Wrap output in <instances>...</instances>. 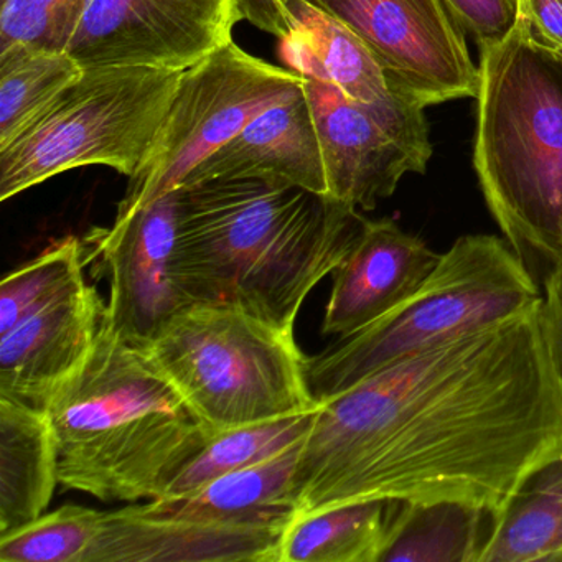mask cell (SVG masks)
<instances>
[{"label": "cell", "mask_w": 562, "mask_h": 562, "mask_svg": "<svg viewBox=\"0 0 562 562\" xmlns=\"http://www.w3.org/2000/svg\"><path fill=\"white\" fill-rule=\"evenodd\" d=\"M561 450L538 307L322 401L292 479L295 516L363 499H457L496 516Z\"/></svg>", "instance_id": "cell-1"}, {"label": "cell", "mask_w": 562, "mask_h": 562, "mask_svg": "<svg viewBox=\"0 0 562 562\" xmlns=\"http://www.w3.org/2000/svg\"><path fill=\"white\" fill-rule=\"evenodd\" d=\"M367 223L348 203L279 180L180 186L173 274L189 305H229L294 331L305 299Z\"/></svg>", "instance_id": "cell-2"}, {"label": "cell", "mask_w": 562, "mask_h": 562, "mask_svg": "<svg viewBox=\"0 0 562 562\" xmlns=\"http://www.w3.org/2000/svg\"><path fill=\"white\" fill-rule=\"evenodd\" d=\"M44 411L60 485L106 503L160 498L215 436L106 314L90 357Z\"/></svg>", "instance_id": "cell-3"}, {"label": "cell", "mask_w": 562, "mask_h": 562, "mask_svg": "<svg viewBox=\"0 0 562 562\" xmlns=\"http://www.w3.org/2000/svg\"><path fill=\"white\" fill-rule=\"evenodd\" d=\"M473 167L516 255L562 259V65L516 27L480 44Z\"/></svg>", "instance_id": "cell-4"}, {"label": "cell", "mask_w": 562, "mask_h": 562, "mask_svg": "<svg viewBox=\"0 0 562 562\" xmlns=\"http://www.w3.org/2000/svg\"><path fill=\"white\" fill-rule=\"evenodd\" d=\"M526 262L492 235L462 236L403 304L363 330L307 357V383L318 403L344 393L383 368L541 304Z\"/></svg>", "instance_id": "cell-5"}, {"label": "cell", "mask_w": 562, "mask_h": 562, "mask_svg": "<svg viewBox=\"0 0 562 562\" xmlns=\"http://www.w3.org/2000/svg\"><path fill=\"white\" fill-rule=\"evenodd\" d=\"M140 348L213 434L321 407L294 331L241 308L189 305Z\"/></svg>", "instance_id": "cell-6"}, {"label": "cell", "mask_w": 562, "mask_h": 562, "mask_svg": "<svg viewBox=\"0 0 562 562\" xmlns=\"http://www.w3.org/2000/svg\"><path fill=\"white\" fill-rule=\"evenodd\" d=\"M186 70H85L21 137L0 149V200L78 167L133 177L143 166Z\"/></svg>", "instance_id": "cell-7"}, {"label": "cell", "mask_w": 562, "mask_h": 562, "mask_svg": "<svg viewBox=\"0 0 562 562\" xmlns=\"http://www.w3.org/2000/svg\"><path fill=\"white\" fill-rule=\"evenodd\" d=\"M304 87V77L229 42L183 71L169 113L143 166L130 177L116 216L173 192L203 160L269 108Z\"/></svg>", "instance_id": "cell-8"}, {"label": "cell", "mask_w": 562, "mask_h": 562, "mask_svg": "<svg viewBox=\"0 0 562 562\" xmlns=\"http://www.w3.org/2000/svg\"><path fill=\"white\" fill-rule=\"evenodd\" d=\"M304 93L324 154L327 195L355 209L374 210L406 173H424L432 157L424 106L391 88L373 103L345 97L304 78Z\"/></svg>", "instance_id": "cell-9"}, {"label": "cell", "mask_w": 562, "mask_h": 562, "mask_svg": "<svg viewBox=\"0 0 562 562\" xmlns=\"http://www.w3.org/2000/svg\"><path fill=\"white\" fill-rule=\"evenodd\" d=\"M241 21L239 0H87L65 54L85 70H189Z\"/></svg>", "instance_id": "cell-10"}, {"label": "cell", "mask_w": 562, "mask_h": 562, "mask_svg": "<svg viewBox=\"0 0 562 562\" xmlns=\"http://www.w3.org/2000/svg\"><path fill=\"white\" fill-rule=\"evenodd\" d=\"M373 52L393 90L424 106L475 98L479 67L442 0H307Z\"/></svg>", "instance_id": "cell-11"}, {"label": "cell", "mask_w": 562, "mask_h": 562, "mask_svg": "<svg viewBox=\"0 0 562 562\" xmlns=\"http://www.w3.org/2000/svg\"><path fill=\"white\" fill-rule=\"evenodd\" d=\"M177 189L85 241L110 269L108 321L124 340L146 347L167 322L189 307L173 274Z\"/></svg>", "instance_id": "cell-12"}, {"label": "cell", "mask_w": 562, "mask_h": 562, "mask_svg": "<svg viewBox=\"0 0 562 562\" xmlns=\"http://www.w3.org/2000/svg\"><path fill=\"white\" fill-rule=\"evenodd\" d=\"M439 261L440 255L394 220H368L357 245L331 272L322 334L350 337L380 321L407 301Z\"/></svg>", "instance_id": "cell-13"}, {"label": "cell", "mask_w": 562, "mask_h": 562, "mask_svg": "<svg viewBox=\"0 0 562 562\" xmlns=\"http://www.w3.org/2000/svg\"><path fill=\"white\" fill-rule=\"evenodd\" d=\"M104 314L87 284L0 335V396L44 411L90 357Z\"/></svg>", "instance_id": "cell-14"}, {"label": "cell", "mask_w": 562, "mask_h": 562, "mask_svg": "<svg viewBox=\"0 0 562 562\" xmlns=\"http://www.w3.org/2000/svg\"><path fill=\"white\" fill-rule=\"evenodd\" d=\"M285 528L160 518L126 506L103 512L85 562H279Z\"/></svg>", "instance_id": "cell-15"}, {"label": "cell", "mask_w": 562, "mask_h": 562, "mask_svg": "<svg viewBox=\"0 0 562 562\" xmlns=\"http://www.w3.org/2000/svg\"><path fill=\"white\" fill-rule=\"evenodd\" d=\"M279 180L327 195L324 154L304 87L259 114L189 173L182 186L213 179Z\"/></svg>", "instance_id": "cell-16"}, {"label": "cell", "mask_w": 562, "mask_h": 562, "mask_svg": "<svg viewBox=\"0 0 562 562\" xmlns=\"http://www.w3.org/2000/svg\"><path fill=\"white\" fill-rule=\"evenodd\" d=\"M302 442L265 462L213 480L180 498L134 505L140 515L196 519L220 525L288 526L294 519L292 479Z\"/></svg>", "instance_id": "cell-17"}, {"label": "cell", "mask_w": 562, "mask_h": 562, "mask_svg": "<svg viewBox=\"0 0 562 562\" xmlns=\"http://www.w3.org/2000/svg\"><path fill=\"white\" fill-rule=\"evenodd\" d=\"M291 31L281 41L289 70L373 103L390 93L386 71L353 31L307 0H292Z\"/></svg>", "instance_id": "cell-18"}, {"label": "cell", "mask_w": 562, "mask_h": 562, "mask_svg": "<svg viewBox=\"0 0 562 562\" xmlns=\"http://www.w3.org/2000/svg\"><path fill=\"white\" fill-rule=\"evenodd\" d=\"M58 483L57 440L47 413L0 396V536L41 518Z\"/></svg>", "instance_id": "cell-19"}, {"label": "cell", "mask_w": 562, "mask_h": 562, "mask_svg": "<svg viewBox=\"0 0 562 562\" xmlns=\"http://www.w3.org/2000/svg\"><path fill=\"white\" fill-rule=\"evenodd\" d=\"M495 513L457 499L391 502L380 562H480Z\"/></svg>", "instance_id": "cell-20"}, {"label": "cell", "mask_w": 562, "mask_h": 562, "mask_svg": "<svg viewBox=\"0 0 562 562\" xmlns=\"http://www.w3.org/2000/svg\"><path fill=\"white\" fill-rule=\"evenodd\" d=\"M480 562H562V450L532 469L499 509Z\"/></svg>", "instance_id": "cell-21"}, {"label": "cell", "mask_w": 562, "mask_h": 562, "mask_svg": "<svg viewBox=\"0 0 562 562\" xmlns=\"http://www.w3.org/2000/svg\"><path fill=\"white\" fill-rule=\"evenodd\" d=\"M393 499H363L294 516L279 562H380Z\"/></svg>", "instance_id": "cell-22"}, {"label": "cell", "mask_w": 562, "mask_h": 562, "mask_svg": "<svg viewBox=\"0 0 562 562\" xmlns=\"http://www.w3.org/2000/svg\"><path fill=\"white\" fill-rule=\"evenodd\" d=\"M83 71L65 52H0V149L21 137Z\"/></svg>", "instance_id": "cell-23"}, {"label": "cell", "mask_w": 562, "mask_h": 562, "mask_svg": "<svg viewBox=\"0 0 562 562\" xmlns=\"http://www.w3.org/2000/svg\"><path fill=\"white\" fill-rule=\"evenodd\" d=\"M317 411L233 427L215 434L209 446L170 482L157 499L180 498L226 473L256 465L285 452L307 437Z\"/></svg>", "instance_id": "cell-24"}, {"label": "cell", "mask_w": 562, "mask_h": 562, "mask_svg": "<svg viewBox=\"0 0 562 562\" xmlns=\"http://www.w3.org/2000/svg\"><path fill=\"white\" fill-rule=\"evenodd\" d=\"M87 248V241L68 236L27 265L9 272L0 284V335L83 289Z\"/></svg>", "instance_id": "cell-25"}, {"label": "cell", "mask_w": 562, "mask_h": 562, "mask_svg": "<svg viewBox=\"0 0 562 562\" xmlns=\"http://www.w3.org/2000/svg\"><path fill=\"white\" fill-rule=\"evenodd\" d=\"M101 521L103 512L68 503L0 536V561L85 562Z\"/></svg>", "instance_id": "cell-26"}, {"label": "cell", "mask_w": 562, "mask_h": 562, "mask_svg": "<svg viewBox=\"0 0 562 562\" xmlns=\"http://www.w3.org/2000/svg\"><path fill=\"white\" fill-rule=\"evenodd\" d=\"M87 0H0V52H65Z\"/></svg>", "instance_id": "cell-27"}, {"label": "cell", "mask_w": 562, "mask_h": 562, "mask_svg": "<svg viewBox=\"0 0 562 562\" xmlns=\"http://www.w3.org/2000/svg\"><path fill=\"white\" fill-rule=\"evenodd\" d=\"M449 14L476 44L503 41L515 27L516 0H442Z\"/></svg>", "instance_id": "cell-28"}, {"label": "cell", "mask_w": 562, "mask_h": 562, "mask_svg": "<svg viewBox=\"0 0 562 562\" xmlns=\"http://www.w3.org/2000/svg\"><path fill=\"white\" fill-rule=\"evenodd\" d=\"M516 31L562 65V0H516Z\"/></svg>", "instance_id": "cell-29"}, {"label": "cell", "mask_w": 562, "mask_h": 562, "mask_svg": "<svg viewBox=\"0 0 562 562\" xmlns=\"http://www.w3.org/2000/svg\"><path fill=\"white\" fill-rule=\"evenodd\" d=\"M539 325L562 390V259L546 274L544 295L539 304Z\"/></svg>", "instance_id": "cell-30"}, {"label": "cell", "mask_w": 562, "mask_h": 562, "mask_svg": "<svg viewBox=\"0 0 562 562\" xmlns=\"http://www.w3.org/2000/svg\"><path fill=\"white\" fill-rule=\"evenodd\" d=\"M292 0H239L243 21L282 41L291 31Z\"/></svg>", "instance_id": "cell-31"}]
</instances>
